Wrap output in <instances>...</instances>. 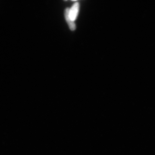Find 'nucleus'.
<instances>
[{
    "mask_svg": "<svg viewBox=\"0 0 155 155\" xmlns=\"http://www.w3.org/2000/svg\"><path fill=\"white\" fill-rule=\"evenodd\" d=\"M79 9V4L78 2H75L69 9V17L72 21H75L76 20Z\"/></svg>",
    "mask_w": 155,
    "mask_h": 155,
    "instance_id": "obj_1",
    "label": "nucleus"
},
{
    "mask_svg": "<svg viewBox=\"0 0 155 155\" xmlns=\"http://www.w3.org/2000/svg\"><path fill=\"white\" fill-rule=\"evenodd\" d=\"M69 8H67L65 10L64 14L65 20L66 21L71 31H74L76 29V26L74 21L71 20L69 17Z\"/></svg>",
    "mask_w": 155,
    "mask_h": 155,
    "instance_id": "obj_2",
    "label": "nucleus"
}]
</instances>
